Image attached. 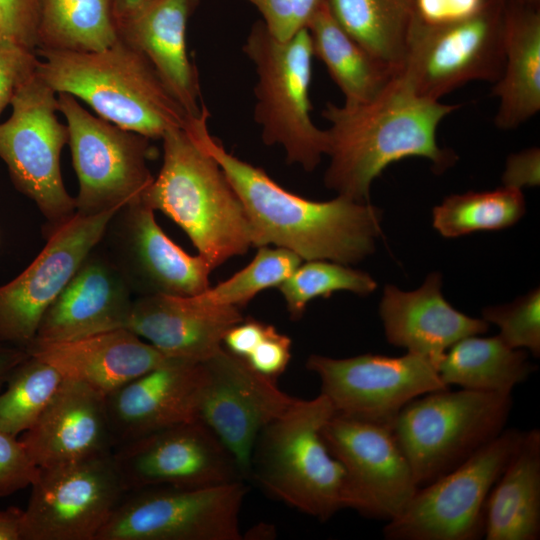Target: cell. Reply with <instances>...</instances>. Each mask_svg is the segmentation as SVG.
<instances>
[{
    "label": "cell",
    "instance_id": "6da1fadb",
    "mask_svg": "<svg viewBox=\"0 0 540 540\" xmlns=\"http://www.w3.org/2000/svg\"><path fill=\"white\" fill-rule=\"evenodd\" d=\"M207 107L193 119L195 133L241 199L253 228L254 247H282L303 260L357 263L371 254L382 212L368 202L338 195L313 201L293 194L267 173L229 153L208 129Z\"/></svg>",
    "mask_w": 540,
    "mask_h": 540
},
{
    "label": "cell",
    "instance_id": "7a4b0ae2",
    "mask_svg": "<svg viewBox=\"0 0 540 540\" xmlns=\"http://www.w3.org/2000/svg\"><path fill=\"white\" fill-rule=\"evenodd\" d=\"M459 107L417 95L398 74L367 102H327L322 110L329 123L325 129L330 157L326 187L368 202L373 180L391 163L408 157L426 158L435 172L442 173L457 156L438 145L437 128Z\"/></svg>",
    "mask_w": 540,
    "mask_h": 540
},
{
    "label": "cell",
    "instance_id": "3957f363",
    "mask_svg": "<svg viewBox=\"0 0 540 540\" xmlns=\"http://www.w3.org/2000/svg\"><path fill=\"white\" fill-rule=\"evenodd\" d=\"M161 140L162 166L143 201L178 224L212 269L254 247L244 205L199 141L192 118L185 127L167 131Z\"/></svg>",
    "mask_w": 540,
    "mask_h": 540
},
{
    "label": "cell",
    "instance_id": "277c9868",
    "mask_svg": "<svg viewBox=\"0 0 540 540\" xmlns=\"http://www.w3.org/2000/svg\"><path fill=\"white\" fill-rule=\"evenodd\" d=\"M38 75L99 117L153 139L191 119L139 51L118 40L96 52L36 50Z\"/></svg>",
    "mask_w": 540,
    "mask_h": 540
},
{
    "label": "cell",
    "instance_id": "5b68a950",
    "mask_svg": "<svg viewBox=\"0 0 540 540\" xmlns=\"http://www.w3.org/2000/svg\"><path fill=\"white\" fill-rule=\"evenodd\" d=\"M333 414L322 393L309 400L296 399L262 429L251 458L254 475L264 490L321 521L346 508L345 470L321 436Z\"/></svg>",
    "mask_w": 540,
    "mask_h": 540
},
{
    "label": "cell",
    "instance_id": "8992f818",
    "mask_svg": "<svg viewBox=\"0 0 540 540\" xmlns=\"http://www.w3.org/2000/svg\"><path fill=\"white\" fill-rule=\"evenodd\" d=\"M255 66L254 120L266 145H280L289 164L311 172L326 155V132L312 120L309 97L313 52L307 29L287 40L256 21L243 45Z\"/></svg>",
    "mask_w": 540,
    "mask_h": 540
},
{
    "label": "cell",
    "instance_id": "52a82bcc",
    "mask_svg": "<svg viewBox=\"0 0 540 540\" xmlns=\"http://www.w3.org/2000/svg\"><path fill=\"white\" fill-rule=\"evenodd\" d=\"M512 393L461 388L415 398L392 424L418 487L452 471L506 426Z\"/></svg>",
    "mask_w": 540,
    "mask_h": 540
},
{
    "label": "cell",
    "instance_id": "ba28073f",
    "mask_svg": "<svg viewBox=\"0 0 540 540\" xmlns=\"http://www.w3.org/2000/svg\"><path fill=\"white\" fill-rule=\"evenodd\" d=\"M10 105V117L0 123V159L15 188L45 218L49 236L76 214L75 198L64 186L60 166L68 129L57 117V93L36 70Z\"/></svg>",
    "mask_w": 540,
    "mask_h": 540
},
{
    "label": "cell",
    "instance_id": "9c48e42d",
    "mask_svg": "<svg viewBox=\"0 0 540 540\" xmlns=\"http://www.w3.org/2000/svg\"><path fill=\"white\" fill-rule=\"evenodd\" d=\"M57 102L79 182L76 213L97 215L142 200L154 181L151 139L92 115L69 93H57Z\"/></svg>",
    "mask_w": 540,
    "mask_h": 540
},
{
    "label": "cell",
    "instance_id": "30bf717a",
    "mask_svg": "<svg viewBox=\"0 0 540 540\" xmlns=\"http://www.w3.org/2000/svg\"><path fill=\"white\" fill-rule=\"evenodd\" d=\"M524 431L504 429L467 460L419 487L404 510L386 522L388 540H476L484 536L487 497Z\"/></svg>",
    "mask_w": 540,
    "mask_h": 540
},
{
    "label": "cell",
    "instance_id": "8fae6325",
    "mask_svg": "<svg viewBox=\"0 0 540 540\" xmlns=\"http://www.w3.org/2000/svg\"><path fill=\"white\" fill-rule=\"evenodd\" d=\"M506 1L456 22L413 27L398 75L417 95L435 101L469 82L494 84L504 66Z\"/></svg>",
    "mask_w": 540,
    "mask_h": 540
},
{
    "label": "cell",
    "instance_id": "7c38bea8",
    "mask_svg": "<svg viewBox=\"0 0 540 540\" xmlns=\"http://www.w3.org/2000/svg\"><path fill=\"white\" fill-rule=\"evenodd\" d=\"M241 480L195 489L127 491L97 540H239Z\"/></svg>",
    "mask_w": 540,
    "mask_h": 540
},
{
    "label": "cell",
    "instance_id": "4fadbf2b",
    "mask_svg": "<svg viewBox=\"0 0 540 540\" xmlns=\"http://www.w3.org/2000/svg\"><path fill=\"white\" fill-rule=\"evenodd\" d=\"M112 453L39 468L21 540H97L127 492Z\"/></svg>",
    "mask_w": 540,
    "mask_h": 540
},
{
    "label": "cell",
    "instance_id": "5bb4252c",
    "mask_svg": "<svg viewBox=\"0 0 540 540\" xmlns=\"http://www.w3.org/2000/svg\"><path fill=\"white\" fill-rule=\"evenodd\" d=\"M306 367L319 377L335 414L391 427L409 402L449 388L431 361L410 352L340 359L314 354Z\"/></svg>",
    "mask_w": 540,
    "mask_h": 540
},
{
    "label": "cell",
    "instance_id": "9a60e30c",
    "mask_svg": "<svg viewBox=\"0 0 540 540\" xmlns=\"http://www.w3.org/2000/svg\"><path fill=\"white\" fill-rule=\"evenodd\" d=\"M321 436L346 475V508L388 522L419 488L411 466L388 425L333 414Z\"/></svg>",
    "mask_w": 540,
    "mask_h": 540
},
{
    "label": "cell",
    "instance_id": "2e32d148",
    "mask_svg": "<svg viewBox=\"0 0 540 540\" xmlns=\"http://www.w3.org/2000/svg\"><path fill=\"white\" fill-rule=\"evenodd\" d=\"M118 210L76 213L48 236L29 266L0 285V341L26 348L34 340L44 313L101 242Z\"/></svg>",
    "mask_w": 540,
    "mask_h": 540
},
{
    "label": "cell",
    "instance_id": "e0dca14e",
    "mask_svg": "<svg viewBox=\"0 0 540 540\" xmlns=\"http://www.w3.org/2000/svg\"><path fill=\"white\" fill-rule=\"evenodd\" d=\"M126 491L147 487L205 488L242 474L217 436L196 420L177 424L113 450Z\"/></svg>",
    "mask_w": 540,
    "mask_h": 540
},
{
    "label": "cell",
    "instance_id": "ac0fdd59",
    "mask_svg": "<svg viewBox=\"0 0 540 540\" xmlns=\"http://www.w3.org/2000/svg\"><path fill=\"white\" fill-rule=\"evenodd\" d=\"M203 363L207 380L197 420L217 436L243 476L250 472L262 429L283 415L296 399L223 347Z\"/></svg>",
    "mask_w": 540,
    "mask_h": 540
},
{
    "label": "cell",
    "instance_id": "d6986e66",
    "mask_svg": "<svg viewBox=\"0 0 540 540\" xmlns=\"http://www.w3.org/2000/svg\"><path fill=\"white\" fill-rule=\"evenodd\" d=\"M154 212L143 199L118 210L102 238L105 253L135 297L202 293L210 287L213 269L202 256H191L174 243L158 225Z\"/></svg>",
    "mask_w": 540,
    "mask_h": 540
},
{
    "label": "cell",
    "instance_id": "ffe728a7",
    "mask_svg": "<svg viewBox=\"0 0 540 540\" xmlns=\"http://www.w3.org/2000/svg\"><path fill=\"white\" fill-rule=\"evenodd\" d=\"M204 363L169 359L106 397L113 450L153 432L197 420Z\"/></svg>",
    "mask_w": 540,
    "mask_h": 540
},
{
    "label": "cell",
    "instance_id": "44dd1931",
    "mask_svg": "<svg viewBox=\"0 0 540 540\" xmlns=\"http://www.w3.org/2000/svg\"><path fill=\"white\" fill-rule=\"evenodd\" d=\"M134 299L120 270L97 245L44 313L34 340L68 341L127 328Z\"/></svg>",
    "mask_w": 540,
    "mask_h": 540
},
{
    "label": "cell",
    "instance_id": "7402d4cb",
    "mask_svg": "<svg viewBox=\"0 0 540 540\" xmlns=\"http://www.w3.org/2000/svg\"><path fill=\"white\" fill-rule=\"evenodd\" d=\"M19 438L38 468L110 454L113 441L106 396L64 379L36 423Z\"/></svg>",
    "mask_w": 540,
    "mask_h": 540
},
{
    "label": "cell",
    "instance_id": "603a6c76",
    "mask_svg": "<svg viewBox=\"0 0 540 540\" xmlns=\"http://www.w3.org/2000/svg\"><path fill=\"white\" fill-rule=\"evenodd\" d=\"M200 0H153L117 20L118 38L139 51L190 118L201 115L197 68L186 46L188 22Z\"/></svg>",
    "mask_w": 540,
    "mask_h": 540
},
{
    "label": "cell",
    "instance_id": "cb8c5ba5",
    "mask_svg": "<svg viewBox=\"0 0 540 540\" xmlns=\"http://www.w3.org/2000/svg\"><path fill=\"white\" fill-rule=\"evenodd\" d=\"M241 320L237 307L205 306L191 296L149 295L135 297L127 329L168 359L202 363Z\"/></svg>",
    "mask_w": 540,
    "mask_h": 540
},
{
    "label": "cell",
    "instance_id": "d4e9b609",
    "mask_svg": "<svg viewBox=\"0 0 540 540\" xmlns=\"http://www.w3.org/2000/svg\"><path fill=\"white\" fill-rule=\"evenodd\" d=\"M387 341L437 365L460 339L486 333L489 323L453 308L441 293V275L433 272L423 285L405 292L387 285L379 307Z\"/></svg>",
    "mask_w": 540,
    "mask_h": 540
},
{
    "label": "cell",
    "instance_id": "484cf974",
    "mask_svg": "<svg viewBox=\"0 0 540 540\" xmlns=\"http://www.w3.org/2000/svg\"><path fill=\"white\" fill-rule=\"evenodd\" d=\"M25 349L64 379L86 384L106 397L169 360L127 328L68 341L33 340Z\"/></svg>",
    "mask_w": 540,
    "mask_h": 540
},
{
    "label": "cell",
    "instance_id": "4316f807",
    "mask_svg": "<svg viewBox=\"0 0 540 540\" xmlns=\"http://www.w3.org/2000/svg\"><path fill=\"white\" fill-rule=\"evenodd\" d=\"M491 94L499 129H516L540 111V8L506 1L504 66Z\"/></svg>",
    "mask_w": 540,
    "mask_h": 540
},
{
    "label": "cell",
    "instance_id": "83f0119b",
    "mask_svg": "<svg viewBox=\"0 0 540 540\" xmlns=\"http://www.w3.org/2000/svg\"><path fill=\"white\" fill-rule=\"evenodd\" d=\"M487 540H538L540 537V430L522 439L493 485L485 504Z\"/></svg>",
    "mask_w": 540,
    "mask_h": 540
},
{
    "label": "cell",
    "instance_id": "f1b7e54d",
    "mask_svg": "<svg viewBox=\"0 0 540 540\" xmlns=\"http://www.w3.org/2000/svg\"><path fill=\"white\" fill-rule=\"evenodd\" d=\"M313 56L326 67L344 95V103L359 104L376 97L396 73L353 39L324 3L306 27Z\"/></svg>",
    "mask_w": 540,
    "mask_h": 540
},
{
    "label": "cell",
    "instance_id": "f546056e",
    "mask_svg": "<svg viewBox=\"0 0 540 540\" xmlns=\"http://www.w3.org/2000/svg\"><path fill=\"white\" fill-rule=\"evenodd\" d=\"M535 368L525 350L510 347L499 335L464 337L448 348L437 365L448 387L497 393H512Z\"/></svg>",
    "mask_w": 540,
    "mask_h": 540
},
{
    "label": "cell",
    "instance_id": "4dcf8cb0",
    "mask_svg": "<svg viewBox=\"0 0 540 540\" xmlns=\"http://www.w3.org/2000/svg\"><path fill=\"white\" fill-rule=\"evenodd\" d=\"M340 27L396 74L414 23L413 0H325Z\"/></svg>",
    "mask_w": 540,
    "mask_h": 540
},
{
    "label": "cell",
    "instance_id": "1f68e13d",
    "mask_svg": "<svg viewBox=\"0 0 540 540\" xmlns=\"http://www.w3.org/2000/svg\"><path fill=\"white\" fill-rule=\"evenodd\" d=\"M117 40L114 0L43 1L36 50L96 52Z\"/></svg>",
    "mask_w": 540,
    "mask_h": 540
},
{
    "label": "cell",
    "instance_id": "d6a6232c",
    "mask_svg": "<svg viewBox=\"0 0 540 540\" xmlns=\"http://www.w3.org/2000/svg\"><path fill=\"white\" fill-rule=\"evenodd\" d=\"M525 212L519 189L502 186L492 191L454 194L433 209V226L453 238L476 231L499 230L515 224Z\"/></svg>",
    "mask_w": 540,
    "mask_h": 540
},
{
    "label": "cell",
    "instance_id": "836d02e7",
    "mask_svg": "<svg viewBox=\"0 0 540 540\" xmlns=\"http://www.w3.org/2000/svg\"><path fill=\"white\" fill-rule=\"evenodd\" d=\"M64 378L49 363L29 354L0 391V429L20 436L47 408Z\"/></svg>",
    "mask_w": 540,
    "mask_h": 540
},
{
    "label": "cell",
    "instance_id": "e575fe53",
    "mask_svg": "<svg viewBox=\"0 0 540 540\" xmlns=\"http://www.w3.org/2000/svg\"><path fill=\"white\" fill-rule=\"evenodd\" d=\"M253 260L227 280L192 299L205 306H245L259 292L283 283L301 264V257L282 247H258Z\"/></svg>",
    "mask_w": 540,
    "mask_h": 540
},
{
    "label": "cell",
    "instance_id": "d590c367",
    "mask_svg": "<svg viewBox=\"0 0 540 540\" xmlns=\"http://www.w3.org/2000/svg\"><path fill=\"white\" fill-rule=\"evenodd\" d=\"M377 283L367 273L329 260H308L278 288L292 320L300 319L307 304L317 298H328L333 292L346 290L358 295H368Z\"/></svg>",
    "mask_w": 540,
    "mask_h": 540
},
{
    "label": "cell",
    "instance_id": "8d00e7d4",
    "mask_svg": "<svg viewBox=\"0 0 540 540\" xmlns=\"http://www.w3.org/2000/svg\"><path fill=\"white\" fill-rule=\"evenodd\" d=\"M483 319L497 325L498 334L512 348L540 354V292L539 288L501 306L487 307Z\"/></svg>",
    "mask_w": 540,
    "mask_h": 540
},
{
    "label": "cell",
    "instance_id": "74e56055",
    "mask_svg": "<svg viewBox=\"0 0 540 540\" xmlns=\"http://www.w3.org/2000/svg\"><path fill=\"white\" fill-rule=\"evenodd\" d=\"M261 14L268 31L287 40L305 29L325 0H245Z\"/></svg>",
    "mask_w": 540,
    "mask_h": 540
},
{
    "label": "cell",
    "instance_id": "f35d334b",
    "mask_svg": "<svg viewBox=\"0 0 540 540\" xmlns=\"http://www.w3.org/2000/svg\"><path fill=\"white\" fill-rule=\"evenodd\" d=\"M39 475L19 436L0 429V497L30 487Z\"/></svg>",
    "mask_w": 540,
    "mask_h": 540
},
{
    "label": "cell",
    "instance_id": "ab89813d",
    "mask_svg": "<svg viewBox=\"0 0 540 540\" xmlns=\"http://www.w3.org/2000/svg\"><path fill=\"white\" fill-rule=\"evenodd\" d=\"M44 0H0V36L35 52Z\"/></svg>",
    "mask_w": 540,
    "mask_h": 540
},
{
    "label": "cell",
    "instance_id": "60d3db41",
    "mask_svg": "<svg viewBox=\"0 0 540 540\" xmlns=\"http://www.w3.org/2000/svg\"><path fill=\"white\" fill-rule=\"evenodd\" d=\"M37 63L35 52L0 36V115L21 84L35 72Z\"/></svg>",
    "mask_w": 540,
    "mask_h": 540
},
{
    "label": "cell",
    "instance_id": "b9f144b4",
    "mask_svg": "<svg viewBox=\"0 0 540 540\" xmlns=\"http://www.w3.org/2000/svg\"><path fill=\"white\" fill-rule=\"evenodd\" d=\"M291 358L290 338L268 324L262 338L243 359L254 371L276 382L286 370Z\"/></svg>",
    "mask_w": 540,
    "mask_h": 540
},
{
    "label": "cell",
    "instance_id": "7bdbcfd3",
    "mask_svg": "<svg viewBox=\"0 0 540 540\" xmlns=\"http://www.w3.org/2000/svg\"><path fill=\"white\" fill-rule=\"evenodd\" d=\"M414 23L437 26L466 19L485 10L498 0H413ZM412 27V28H413Z\"/></svg>",
    "mask_w": 540,
    "mask_h": 540
},
{
    "label": "cell",
    "instance_id": "ee69618b",
    "mask_svg": "<svg viewBox=\"0 0 540 540\" xmlns=\"http://www.w3.org/2000/svg\"><path fill=\"white\" fill-rule=\"evenodd\" d=\"M503 186L521 190L535 187L540 182V150L538 147L511 154L502 176Z\"/></svg>",
    "mask_w": 540,
    "mask_h": 540
},
{
    "label": "cell",
    "instance_id": "f6af8a7d",
    "mask_svg": "<svg viewBox=\"0 0 540 540\" xmlns=\"http://www.w3.org/2000/svg\"><path fill=\"white\" fill-rule=\"evenodd\" d=\"M268 324L255 319H243L228 329L223 338L226 350L245 359L264 335Z\"/></svg>",
    "mask_w": 540,
    "mask_h": 540
},
{
    "label": "cell",
    "instance_id": "bcb514c9",
    "mask_svg": "<svg viewBox=\"0 0 540 540\" xmlns=\"http://www.w3.org/2000/svg\"><path fill=\"white\" fill-rule=\"evenodd\" d=\"M28 355L25 348L0 341V391L14 368Z\"/></svg>",
    "mask_w": 540,
    "mask_h": 540
},
{
    "label": "cell",
    "instance_id": "7dc6e473",
    "mask_svg": "<svg viewBox=\"0 0 540 540\" xmlns=\"http://www.w3.org/2000/svg\"><path fill=\"white\" fill-rule=\"evenodd\" d=\"M23 509L8 507L0 510V540H21Z\"/></svg>",
    "mask_w": 540,
    "mask_h": 540
},
{
    "label": "cell",
    "instance_id": "c3c4849f",
    "mask_svg": "<svg viewBox=\"0 0 540 540\" xmlns=\"http://www.w3.org/2000/svg\"><path fill=\"white\" fill-rule=\"evenodd\" d=\"M153 0H114V14L116 21L131 14Z\"/></svg>",
    "mask_w": 540,
    "mask_h": 540
},
{
    "label": "cell",
    "instance_id": "681fc988",
    "mask_svg": "<svg viewBox=\"0 0 540 540\" xmlns=\"http://www.w3.org/2000/svg\"><path fill=\"white\" fill-rule=\"evenodd\" d=\"M520 4L540 8V0H514Z\"/></svg>",
    "mask_w": 540,
    "mask_h": 540
}]
</instances>
